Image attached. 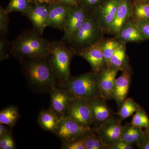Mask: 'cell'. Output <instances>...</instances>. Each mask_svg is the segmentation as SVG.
<instances>
[{
  "mask_svg": "<svg viewBox=\"0 0 149 149\" xmlns=\"http://www.w3.org/2000/svg\"><path fill=\"white\" fill-rule=\"evenodd\" d=\"M78 1L79 0H58L59 2L71 6L78 4Z\"/></svg>",
  "mask_w": 149,
  "mask_h": 149,
  "instance_id": "74e56055",
  "label": "cell"
},
{
  "mask_svg": "<svg viewBox=\"0 0 149 149\" xmlns=\"http://www.w3.org/2000/svg\"><path fill=\"white\" fill-rule=\"evenodd\" d=\"M93 130L85 127L68 116L60 118L57 128L55 134L62 142L77 140L84 138Z\"/></svg>",
  "mask_w": 149,
  "mask_h": 149,
  "instance_id": "8992f818",
  "label": "cell"
},
{
  "mask_svg": "<svg viewBox=\"0 0 149 149\" xmlns=\"http://www.w3.org/2000/svg\"><path fill=\"white\" fill-rule=\"evenodd\" d=\"M23 75L32 88L40 92H49L57 85L47 59H31L19 61Z\"/></svg>",
  "mask_w": 149,
  "mask_h": 149,
  "instance_id": "7a4b0ae2",
  "label": "cell"
},
{
  "mask_svg": "<svg viewBox=\"0 0 149 149\" xmlns=\"http://www.w3.org/2000/svg\"><path fill=\"white\" fill-rule=\"evenodd\" d=\"M50 42L34 29H27L10 43L9 53L18 61L47 59Z\"/></svg>",
  "mask_w": 149,
  "mask_h": 149,
  "instance_id": "6da1fadb",
  "label": "cell"
},
{
  "mask_svg": "<svg viewBox=\"0 0 149 149\" xmlns=\"http://www.w3.org/2000/svg\"><path fill=\"white\" fill-rule=\"evenodd\" d=\"M0 149H16V145L11 131L5 133L0 138Z\"/></svg>",
  "mask_w": 149,
  "mask_h": 149,
  "instance_id": "4dcf8cb0",
  "label": "cell"
},
{
  "mask_svg": "<svg viewBox=\"0 0 149 149\" xmlns=\"http://www.w3.org/2000/svg\"><path fill=\"white\" fill-rule=\"evenodd\" d=\"M139 149H149V137L146 136L143 143L138 147Z\"/></svg>",
  "mask_w": 149,
  "mask_h": 149,
  "instance_id": "f35d334b",
  "label": "cell"
},
{
  "mask_svg": "<svg viewBox=\"0 0 149 149\" xmlns=\"http://www.w3.org/2000/svg\"><path fill=\"white\" fill-rule=\"evenodd\" d=\"M9 42L6 36H1L0 39V61H2L9 57Z\"/></svg>",
  "mask_w": 149,
  "mask_h": 149,
  "instance_id": "1f68e13d",
  "label": "cell"
},
{
  "mask_svg": "<svg viewBox=\"0 0 149 149\" xmlns=\"http://www.w3.org/2000/svg\"><path fill=\"white\" fill-rule=\"evenodd\" d=\"M131 124L136 127L147 128L149 126V118L146 113L141 108L135 112Z\"/></svg>",
  "mask_w": 149,
  "mask_h": 149,
  "instance_id": "83f0119b",
  "label": "cell"
},
{
  "mask_svg": "<svg viewBox=\"0 0 149 149\" xmlns=\"http://www.w3.org/2000/svg\"><path fill=\"white\" fill-rule=\"evenodd\" d=\"M104 41L100 40L92 46L75 52V55L85 59L91 65L92 70L99 73L107 68L103 52Z\"/></svg>",
  "mask_w": 149,
  "mask_h": 149,
  "instance_id": "ba28073f",
  "label": "cell"
},
{
  "mask_svg": "<svg viewBox=\"0 0 149 149\" xmlns=\"http://www.w3.org/2000/svg\"><path fill=\"white\" fill-rule=\"evenodd\" d=\"M122 72L121 75L116 78L113 99L117 104L118 111L127 99L132 76V71L130 67Z\"/></svg>",
  "mask_w": 149,
  "mask_h": 149,
  "instance_id": "e0dca14e",
  "label": "cell"
},
{
  "mask_svg": "<svg viewBox=\"0 0 149 149\" xmlns=\"http://www.w3.org/2000/svg\"><path fill=\"white\" fill-rule=\"evenodd\" d=\"M119 70L107 67L98 73L100 97L106 101L113 99L116 76Z\"/></svg>",
  "mask_w": 149,
  "mask_h": 149,
  "instance_id": "9a60e30c",
  "label": "cell"
},
{
  "mask_svg": "<svg viewBox=\"0 0 149 149\" xmlns=\"http://www.w3.org/2000/svg\"><path fill=\"white\" fill-rule=\"evenodd\" d=\"M9 13L1 6L0 8V34L1 36H6L9 32L10 19Z\"/></svg>",
  "mask_w": 149,
  "mask_h": 149,
  "instance_id": "f546056e",
  "label": "cell"
},
{
  "mask_svg": "<svg viewBox=\"0 0 149 149\" xmlns=\"http://www.w3.org/2000/svg\"><path fill=\"white\" fill-rule=\"evenodd\" d=\"M135 147L133 145L128 143L127 142L123 141L118 140L115 142L109 147V149H133Z\"/></svg>",
  "mask_w": 149,
  "mask_h": 149,
  "instance_id": "d590c367",
  "label": "cell"
},
{
  "mask_svg": "<svg viewBox=\"0 0 149 149\" xmlns=\"http://www.w3.org/2000/svg\"><path fill=\"white\" fill-rule=\"evenodd\" d=\"M75 52L62 40L51 41L48 56L50 68L55 77L59 86L66 83L72 77L70 63Z\"/></svg>",
  "mask_w": 149,
  "mask_h": 149,
  "instance_id": "3957f363",
  "label": "cell"
},
{
  "mask_svg": "<svg viewBox=\"0 0 149 149\" xmlns=\"http://www.w3.org/2000/svg\"><path fill=\"white\" fill-rule=\"evenodd\" d=\"M32 5L29 0H10L6 10L8 13L18 12L23 14Z\"/></svg>",
  "mask_w": 149,
  "mask_h": 149,
  "instance_id": "4316f807",
  "label": "cell"
},
{
  "mask_svg": "<svg viewBox=\"0 0 149 149\" xmlns=\"http://www.w3.org/2000/svg\"><path fill=\"white\" fill-rule=\"evenodd\" d=\"M141 107L132 98H128L125 100L120 110L118 111V116L123 120L133 115Z\"/></svg>",
  "mask_w": 149,
  "mask_h": 149,
  "instance_id": "d4e9b609",
  "label": "cell"
},
{
  "mask_svg": "<svg viewBox=\"0 0 149 149\" xmlns=\"http://www.w3.org/2000/svg\"><path fill=\"white\" fill-rule=\"evenodd\" d=\"M20 117L18 108L15 106H10L0 112V123L13 129Z\"/></svg>",
  "mask_w": 149,
  "mask_h": 149,
  "instance_id": "603a6c76",
  "label": "cell"
},
{
  "mask_svg": "<svg viewBox=\"0 0 149 149\" xmlns=\"http://www.w3.org/2000/svg\"><path fill=\"white\" fill-rule=\"evenodd\" d=\"M101 0H79L78 4L92 12L98 6Z\"/></svg>",
  "mask_w": 149,
  "mask_h": 149,
  "instance_id": "e575fe53",
  "label": "cell"
},
{
  "mask_svg": "<svg viewBox=\"0 0 149 149\" xmlns=\"http://www.w3.org/2000/svg\"><path fill=\"white\" fill-rule=\"evenodd\" d=\"M71 6L59 2L48 5L47 27H53L63 32Z\"/></svg>",
  "mask_w": 149,
  "mask_h": 149,
  "instance_id": "5bb4252c",
  "label": "cell"
},
{
  "mask_svg": "<svg viewBox=\"0 0 149 149\" xmlns=\"http://www.w3.org/2000/svg\"><path fill=\"white\" fill-rule=\"evenodd\" d=\"M139 1H143V0H139Z\"/></svg>",
  "mask_w": 149,
  "mask_h": 149,
  "instance_id": "b9f144b4",
  "label": "cell"
},
{
  "mask_svg": "<svg viewBox=\"0 0 149 149\" xmlns=\"http://www.w3.org/2000/svg\"><path fill=\"white\" fill-rule=\"evenodd\" d=\"M119 42L116 39H111L104 41L103 46L104 57L108 67L110 59L119 46Z\"/></svg>",
  "mask_w": 149,
  "mask_h": 149,
  "instance_id": "f1b7e54d",
  "label": "cell"
},
{
  "mask_svg": "<svg viewBox=\"0 0 149 149\" xmlns=\"http://www.w3.org/2000/svg\"><path fill=\"white\" fill-rule=\"evenodd\" d=\"M115 39L123 44L138 42L146 40L132 19H129L123 24Z\"/></svg>",
  "mask_w": 149,
  "mask_h": 149,
  "instance_id": "d6986e66",
  "label": "cell"
},
{
  "mask_svg": "<svg viewBox=\"0 0 149 149\" xmlns=\"http://www.w3.org/2000/svg\"><path fill=\"white\" fill-rule=\"evenodd\" d=\"M8 128L4 124L0 123V138L7 132H9Z\"/></svg>",
  "mask_w": 149,
  "mask_h": 149,
  "instance_id": "ab89813d",
  "label": "cell"
},
{
  "mask_svg": "<svg viewBox=\"0 0 149 149\" xmlns=\"http://www.w3.org/2000/svg\"><path fill=\"white\" fill-rule=\"evenodd\" d=\"M122 121L119 117H113L99 127L93 128V130L97 133L102 141L109 146L120 140L124 127Z\"/></svg>",
  "mask_w": 149,
  "mask_h": 149,
  "instance_id": "30bf717a",
  "label": "cell"
},
{
  "mask_svg": "<svg viewBox=\"0 0 149 149\" xmlns=\"http://www.w3.org/2000/svg\"><path fill=\"white\" fill-rule=\"evenodd\" d=\"M84 142L86 149H109V147L102 141L93 128L85 137Z\"/></svg>",
  "mask_w": 149,
  "mask_h": 149,
  "instance_id": "484cf974",
  "label": "cell"
},
{
  "mask_svg": "<svg viewBox=\"0 0 149 149\" xmlns=\"http://www.w3.org/2000/svg\"><path fill=\"white\" fill-rule=\"evenodd\" d=\"M108 67L121 71L130 67L126 56L125 44L120 43L110 59Z\"/></svg>",
  "mask_w": 149,
  "mask_h": 149,
  "instance_id": "7402d4cb",
  "label": "cell"
},
{
  "mask_svg": "<svg viewBox=\"0 0 149 149\" xmlns=\"http://www.w3.org/2000/svg\"><path fill=\"white\" fill-rule=\"evenodd\" d=\"M32 22L33 29L43 35L47 27L49 8L45 4L32 5L24 13L22 14Z\"/></svg>",
  "mask_w": 149,
  "mask_h": 149,
  "instance_id": "4fadbf2b",
  "label": "cell"
},
{
  "mask_svg": "<svg viewBox=\"0 0 149 149\" xmlns=\"http://www.w3.org/2000/svg\"><path fill=\"white\" fill-rule=\"evenodd\" d=\"M29 1L32 5L45 4L49 5L58 2V0H29Z\"/></svg>",
  "mask_w": 149,
  "mask_h": 149,
  "instance_id": "8d00e7d4",
  "label": "cell"
},
{
  "mask_svg": "<svg viewBox=\"0 0 149 149\" xmlns=\"http://www.w3.org/2000/svg\"><path fill=\"white\" fill-rule=\"evenodd\" d=\"M145 134H146V136H148V137H149V126L147 128H146Z\"/></svg>",
  "mask_w": 149,
  "mask_h": 149,
  "instance_id": "60d3db41",
  "label": "cell"
},
{
  "mask_svg": "<svg viewBox=\"0 0 149 149\" xmlns=\"http://www.w3.org/2000/svg\"><path fill=\"white\" fill-rule=\"evenodd\" d=\"M133 20L145 39H149V20Z\"/></svg>",
  "mask_w": 149,
  "mask_h": 149,
  "instance_id": "836d02e7",
  "label": "cell"
},
{
  "mask_svg": "<svg viewBox=\"0 0 149 149\" xmlns=\"http://www.w3.org/2000/svg\"><path fill=\"white\" fill-rule=\"evenodd\" d=\"M103 32L91 12L68 45L75 52L88 48L101 40Z\"/></svg>",
  "mask_w": 149,
  "mask_h": 149,
  "instance_id": "5b68a950",
  "label": "cell"
},
{
  "mask_svg": "<svg viewBox=\"0 0 149 149\" xmlns=\"http://www.w3.org/2000/svg\"><path fill=\"white\" fill-rule=\"evenodd\" d=\"M131 17L133 20H149V3H135L131 7Z\"/></svg>",
  "mask_w": 149,
  "mask_h": 149,
  "instance_id": "cb8c5ba5",
  "label": "cell"
},
{
  "mask_svg": "<svg viewBox=\"0 0 149 149\" xmlns=\"http://www.w3.org/2000/svg\"><path fill=\"white\" fill-rule=\"evenodd\" d=\"M119 0H107L92 11L103 31L107 32L117 12Z\"/></svg>",
  "mask_w": 149,
  "mask_h": 149,
  "instance_id": "7c38bea8",
  "label": "cell"
},
{
  "mask_svg": "<svg viewBox=\"0 0 149 149\" xmlns=\"http://www.w3.org/2000/svg\"><path fill=\"white\" fill-rule=\"evenodd\" d=\"M66 115L80 125L93 128L94 122L89 101L74 99L70 106Z\"/></svg>",
  "mask_w": 149,
  "mask_h": 149,
  "instance_id": "9c48e42d",
  "label": "cell"
},
{
  "mask_svg": "<svg viewBox=\"0 0 149 149\" xmlns=\"http://www.w3.org/2000/svg\"><path fill=\"white\" fill-rule=\"evenodd\" d=\"M146 137V134L142 128L131 123L124 126L120 139L130 145L139 147L143 143Z\"/></svg>",
  "mask_w": 149,
  "mask_h": 149,
  "instance_id": "44dd1931",
  "label": "cell"
},
{
  "mask_svg": "<svg viewBox=\"0 0 149 149\" xmlns=\"http://www.w3.org/2000/svg\"><path fill=\"white\" fill-rule=\"evenodd\" d=\"M68 91L74 99L89 101L100 97L98 73L93 70L75 77L58 86Z\"/></svg>",
  "mask_w": 149,
  "mask_h": 149,
  "instance_id": "277c9868",
  "label": "cell"
},
{
  "mask_svg": "<svg viewBox=\"0 0 149 149\" xmlns=\"http://www.w3.org/2000/svg\"><path fill=\"white\" fill-rule=\"evenodd\" d=\"M91 12L78 4L71 6L69 15L63 28L64 34L62 41L68 45L69 44L77 30Z\"/></svg>",
  "mask_w": 149,
  "mask_h": 149,
  "instance_id": "52a82bcc",
  "label": "cell"
},
{
  "mask_svg": "<svg viewBox=\"0 0 149 149\" xmlns=\"http://www.w3.org/2000/svg\"><path fill=\"white\" fill-rule=\"evenodd\" d=\"M106 101L100 97L89 101L94 122L93 128L99 127L110 118L114 117L113 112L107 105Z\"/></svg>",
  "mask_w": 149,
  "mask_h": 149,
  "instance_id": "2e32d148",
  "label": "cell"
},
{
  "mask_svg": "<svg viewBox=\"0 0 149 149\" xmlns=\"http://www.w3.org/2000/svg\"><path fill=\"white\" fill-rule=\"evenodd\" d=\"M74 140V141H65L62 142L61 149H86L84 139Z\"/></svg>",
  "mask_w": 149,
  "mask_h": 149,
  "instance_id": "d6a6232c",
  "label": "cell"
},
{
  "mask_svg": "<svg viewBox=\"0 0 149 149\" xmlns=\"http://www.w3.org/2000/svg\"><path fill=\"white\" fill-rule=\"evenodd\" d=\"M50 96L51 109L59 118L66 115L70 106L74 98L66 90L54 86L49 92Z\"/></svg>",
  "mask_w": 149,
  "mask_h": 149,
  "instance_id": "8fae6325",
  "label": "cell"
},
{
  "mask_svg": "<svg viewBox=\"0 0 149 149\" xmlns=\"http://www.w3.org/2000/svg\"><path fill=\"white\" fill-rule=\"evenodd\" d=\"M59 121V118L51 109H44L39 113L37 122L43 130L55 133Z\"/></svg>",
  "mask_w": 149,
  "mask_h": 149,
  "instance_id": "ffe728a7",
  "label": "cell"
},
{
  "mask_svg": "<svg viewBox=\"0 0 149 149\" xmlns=\"http://www.w3.org/2000/svg\"><path fill=\"white\" fill-rule=\"evenodd\" d=\"M131 6L128 0H119L114 20L107 32L116 37L120 29L131 17Z\"/></svg>",
  "mask_w": 149,
  "mask_h": 149,
  "instance_id": "ac0fdd59",
  "label": "cell"
}]
</instances>
